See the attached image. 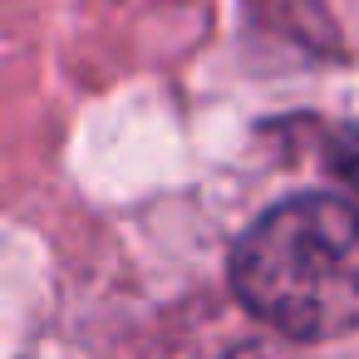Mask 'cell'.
Segmentation results:
<instances>
[{
  "instance_id": "1",
  "label": "cell",
  "mask_w": 359,
  "mask_h": 359,
  "mask_svg": "<svg viewBox=\"0 0 359 359\" xmlns=\"http://www.w3.org/2000/svg\"><path fill=\"white\" fill-rule=\"evenodd\" d=\"M241 305L290 339L359 330V212L339 197H290L236 241Z\"/></svg>"
}]
</instances>
